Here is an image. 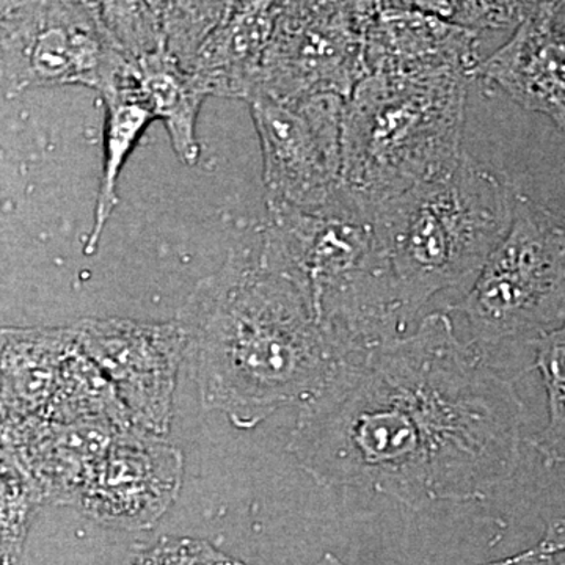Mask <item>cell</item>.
I'll return each mask as SVG.
<instances>
[{"label": "cell", "mask_w": 565, "mask_h": 565, "mask_svg": "<svg viewBox=\"0 0 565 565\" xmlns=\"http://www.w3.org/2000/svg\"><path fill=\"white\" fill-rule=\"evenodd\" d=\"M525 405L445 313L345 356L300 407L289 455L323 487L407 508L473 503L519 470Z\"/></svg>", "instance_id": "cell-1"}, {"label": "cell", "mask_w": 565, "mask_h": 565, "mask_svg": "<svg viewBox=\"0 0 565 565\" xmlns=\"http://www.w3.org/2000/svg\"><path fill=\"white\" fill-rule=\"evenodd\" d=\"M188 334L184 363L207 411L253 429L302 405L329 381L344 353L299 286L237 247L196 282L177 316Z\"/></svg>", "instance_id": "cell-2"}, {"label": "cell", "mask_w": 565, "mask_h": 565, "mask_svg": "<svg viewBox=\"0 0 565 565\" xmlns=\"http://www.w3.org/2000/svg\"><path fill=\"white\" fill-rule=\"evenodd\" d=\"M262 259L302 289L330 337L366 351L404 337L411 316L397 297L367 204L343 184L313 210L267 203Z\"/></svg>", "instance_id": "cell-3"}, {"label": "cell", "mask_w": 565, "mask_h": 565, "mask_svg": "<svg viewBox=\"0 0 565 565\" xmlns=\"http://www.w3.org/2000/svg\"><path fill=\"white\" fill-rule=\"evenodd\" d=\"M519 192L465 154L455 172L373 210L397 297L415 318L435 294L478 277L514 222Z\"/></svg>", "instance_id": "cell-4"}, {"label": "cell", "mask_w": 565, "mask_h": 565, "mask_svg": "<svg viewBox=\"0 0 565 565\" xmlns=\"http://www.w3.org/2000/svg\"><path fill=\"white\" fill-rule=\"evenodd\" d=\"M470 77L370 74L345 99L341 184L374 210L462 161Z\"/></svg>", "instance_id": "cell-5"}, {"label": "cell", "mask_w": 565, "mask_h": 565, "mask_svg": "<svg viewBox=\"0 0 565 565\" xmlns=\"http://www.w3.org/2000/svg\"><path fill=\"white\" fill-rule=\"evenodd\" d=\"M565 291V217L519 193L514 222L470 291L452 305L482 353L530 332L541 334Z\"/></svg>", "instance_id": "cell-6"}, {"label": "cell", "mask_w": 565, "mask_h": 565, "mask_svg": "<svg viewBox=\"0 0 565 565\" xmlns=\"http://www.w3.org/2000/svg\"><path fill=\"white\" fill-rule=\"evenodd\" d=\"M0 44L9 98L61 85L102 95L137 79L107 31L102 2H2Z\"/></svg>", "instance_id": "cell-7"}, {"label": "cell", "mask_w": 565, "mask_h": 565, "mask_svg": "<svg viewBox=\"0 0 565 565\" xmlns=\"http://www.w3.org/2000/svg\"><path fill=\"white\" fill-rule=\"evenodd\" d=\"M364 17L366 2H280L252 96L348 99L370 76Z\"/></svg>", "instance_id": "cell-8"}, {"label": "cell", "mask_w": 565, "mask_h": 565, "mask_svg": "<svg viewBox=\"0 0 565 565\" xmlns=\"http://www.w3.org/2000/svg\"><path fill=\"white\" fill-rule=\"evenodd\" d=\"M247 103L262 145L267 203L313 210L329 202L341 185L345 99L255 95Z\"/></svg>", "instance_id": "cell-9"}, {"label": "cell", "mask_w": 565, "mask_h": 565, "mask_svg": "<svg viewBox=\"0 0 565 565\" xmlns=\"http://www.w3.org/2000/svg\"><path fill=\"white\" fill-rule=\"evenodd\" d=\"M73 329L81 348L114 385L134 426L167 437L188 348L181 322L85 318Z\"/></svg>", "instance_id": "cell-10"}, {"label": "cell", "mask_w": 565, "mask_h": 565, "mask_svg": "<svg viewBox=\"0 0 565 565\" xmlns=\"http://www.w3.org/2000/svg\"><path fill=\"white\" fill-rule=\"evenodd\" d=\"M184 457L167 437L128 427L114 438L77 508L99 525L150 530L180 497Z\"/></svg>", "instance_id": "cell-11"}, {"label": "cell", "mask_w": 565, "mask_h": 565, "mask_svg": "<svg viewBox=\"0 0 565 565\" xmlns=\"http://www.w3.org/2000/svg\"><path fill=\"white\" fill-rule=\"evenodd\" d=\"M478 32L424 11L415 2H366L364 57L370 74L476 77Z\"/></svg>", "instance_id": "cell-12"}, {"label": "cell", "mask_w": 565, "mask_h": 565, "mask_svg": "<svg viewBox=\"0 0 565 565\" xmlns=\"http://www.w3.org/2000/svg\"><path fill=\"white\" fill-rule=\"evenodd\" d=\"M121 430L44 418L3 419L2 451L17 460L43 504L77 508L96 467Z\"/></svg>", "instance_id": "cell-13"}, {"label": "cell", "mask_w": 565, "mask_h": 565, "mask_svg": "<svg viewBox=\"0 0 565 565\" xmlns=\"http://www.w3.org/2000/svg\"><path fill=\"white\" fill-rule=\"evenodd\" d=\"M476 77L504 92L523 109L537 111L565 132V35L546 14L545 2L481 62Z\"/></svg>", "instance_id": "cell-14"}, {"label": "cell", "mask_w": 565, "mask_h": 565, "mask_svg": "<svg viewBox=\"0 0 565 565\" xmlns=\"http://www.w3.org/2000/svg\"><path fill=\"white\" fill-rule=\"evenodd\" d=\"M280 2H228L188 74L204 95L250 99Z\"/></svg>", "instance_id": "cell-15"}, {"label": "cell", "mask_w": 565, "mask_h": 565, "mask_svg": "<svg viewBox=\"0 0 565 565\" xmlns=\"http://www.w3.org/2000/svg\"><path fill=\"white\" fill-rule=\"evenodd\" d=\"M76 343L73 323L2 329V422L44 415L61 377L63 363Z\"/></svg>", "instance_id": "cell-16"}, {"label": "cell", "mask_w": 565, "mask_h": 565, "mask_svg": "<svg viewBox=\"0 0 565 565\" xmlns=\"http://www.w3.org/2000/svg\"><path fill=\"white\" fill-rule=\"evenodd\" d=\"M134 68L141 98L154 120L166 125L174 154L184 166H195L200 159L196 120L207 96L167 50L143 55Z\"/></svg>", "instance_id": "cell-17"}, {"label": "cell", "mask_w": 565, "mask_h": 565, "mask_svg": "<svg viewBox=\"0 0 565 565\" xmlns=\"http://www.w3.org/2000/svg\"><path fill=\"white\" fill-rule=\"evenodd\" d=\"M99 96L106 109L104 161L93 225L84 245L87 255H92L98 248L104 228L118 204L117 188L122 167L136 148L141 134L154 120L151 110L141 98L137 81L109 88Z\"/></svg>", "instance_id": "cell-18"}, {"label": "cell", "mask_w": 565, "mask_h": 565, "mask_svg": "<svg viewBox=\"0 0 565 565\" xmlns=\"http://www.w3.org/2000/svg\"><path fill=\"white\" fill-rule=\"evenodd\" d=\"M41 418L61 424L132 427V419L106 374L81 348L71 349L51 403Z\"/></svg>", "instance_id": "cell-19"}, {"label": "cell", "mask_w": 565, "mask_h": 565, "mask_svg": "<svg viewBox=\"0 0 565 565\" xmlns=\"http://www.w3.org/2000/svg\"><path fill=\"white\" fill-rule=\"evenodd\" d=\"M535 371L541 374L548 405V422L530 444L546 467H565V319L533 341Z\"/></svg>", "instance_id": "cell-20"}, {"label": "cell", "mask_w": 565, "mask_h": 565, "mask_svg": "<svg viewBox=\"0 0 565 565\" xmlns=\"http://www.w3.org/2000/svg\"><path fill=\"white\" fill-rule=\"evenodd\" d=\"M41 505L43 501L31 479L9 452L2 451V565H20L33 516Z\"/></svg>", "instance_id": "cell-21"}, {"label": "cell", "mask_w": 565, "mask_h": 565, "mask_svg": "<svg viewBox=\"0 0 565 565\" xmlns=\"http://www.w3.org/2000/svg\"><path fill=\"white\" fill-rule=\"evenodd\" d=\"M228 2H161L167 51L188 73L196 52L217 25Z\"/></svg>", "instance_id": "cell-22"}, {"label": "cell", "mask_w": 565, "mask_h": 565, "mask_svg": "<svg viewBox=\"0 0 565 565\" xmlns=\"http://www.w3.org/2000/svg\"><path fill=\"white\" fill-rule=\"evenodd\" d=\"M441 20L468 31H515L533 11L534 2H415Z\"/></svg>", "instance_id": "cell-23"}, {"label": "cell", "mask_w": 565, "mask_h": 565, "mask_svg": "<svg viewBox=\"0 0 565 565\" xmlns=\"http://www.w3.org/2000/svg\"><path fill=\"white\" fill-rule=\"evenodd\" d=\"M234 561L203 539L166 535L143 550L131 565H233Z\"/></svg>", "instance_id": "cell-24"}, {"label": "cell", "mask_w": 565, "mask_h": 565, "mask_svg": "<svg viewBox=\"0 0 565 565\" xmlns=\"http://www.w3.org/2000/svg\"><path fill=\"white\" fill-rule=\"evenodd\" d=\"M561 553H565V516L548 522L537 544L512 556L516 559H537V557L557 556Z\"/></svg>", "instance_id": "cell-25"}, {"label": "cell", "mask_w": 565, "mask_h": 565, "mask_svg": "<svg viewBox=\"0 0 565 565\" xmlns=\"http://www.w3.org/2000/svg\"><path fill=\"white\" fill-rule=\"evenodd\" d=\"M478 565H565V561L557 559V556L537 557V559H516L514 556H508L504 559Z\"/></svg>", "instance_id": "cell-26"}, {"label": "cell", "mask_w": 565, "mask_h": 565, "mask_svg": "<svg viewBox=\"0 0 565 565\" xmlns=\"http://www.w3.org/2000/svg\"><path fill=\"white\" fill-rule=\"evenodd\" d=\"M313 565H348V564H344L343 561L340 559V557L332 555V553H326V555H323L321 557V559H319L318 563H316Z\"/></svg>", "instance_id": "cell-27"}, {"label": "cell", "mask_w": 565, "mask_h": 565, "mask_svg": "<svg viewBox=\"0 0 565 565\" xmlns=\"http://www.w3.org/2000/svg\"><path fill=\"white\" fill-rule=\"evenodd\" d=\"M233 565H245L244 563H241V561H234Z\"/></svg>", "instance_id": "cell-28"}]
</instances>
